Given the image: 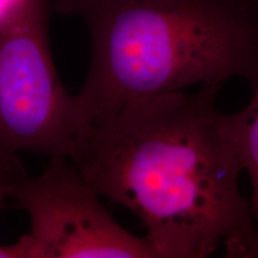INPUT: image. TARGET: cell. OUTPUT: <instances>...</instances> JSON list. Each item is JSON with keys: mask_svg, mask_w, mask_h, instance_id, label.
<instances>
[{"mask_svg": "<svg viewBox=\"0 0 258 258\" xmlns=\"http://www.w3.org/2000/svg\"><path fill=\"white\" fill-rule=\"evenodd\" d=\"M218 85L131 103L92 125L70 160L99 196L143 222L158 258L258 254L239 188L243 165L217 106Z\"/></svg>", "mask_w": 258, "mask_h": 258, "instance_id": "cell-1", "label": "cell"}, {"mask_svg": "<svg viewBox=\"0 0 258 258\" xmlns=\"http://www.w3.org/2000/svg\"><path fill=\"white\" fill-rule=\"evenodd\" d=\"M53 10L88 27L91 59L76 97L89 128L192 85H258V0H53Z\"/></svg>", "mask_w": 258, "mask_h": 258, "instance_id": "cell-2", "label": "cell"}, {"mask_svg": "<svg viewBox=\"0 0 258 258\" xmlns=\"http://www.w3.org/2000/svg\"><path fill=\"white\" fill-rule=\"evenodd\" d=\"M51 10L0 31V159L22 151L70 159L90 131L54 64Z\"/></svg>", "mask_w": 258, "mask_h": 258, "instance_id": "cell-3", "label": "cell"}, {"mask_svg": "<svg viewBox=\"0 0 258 258\" xmlns=\"http://www.w3.org/2000/svg\"><path fill=\"white\" fill-rule=\"evenodd\" d=\"M29 214L35 258H158L144 237L124 230L67 158H50L38 177L23 169L9 192Z\"/></svg>", "mask_w": 258, "mask_h": 258, "instance_id": "cell-4", "label": "cell"}, {"mask_svg": "<svg viewBox=\"0 0 258 258\" xmlns=\"http://www.w3.org/2000/svg\"><path fill=\"white\" fill-rule=\"evenodd\" d=\"M249 104L234 114H224L228 137L237 147L243 170L251 182V211L258 230V85ZM258 257V254H257Z\"/></svg>", "mask_w": 258, "mask_h": 258, "instance_id": "cell-5", "label": "cell"}, {"mask_svg": "<svg viewBox=\"0 0 258 258\" xmlns=\"http://www.w3.org/2000/svg\"><path fill=\"white\" fill-rule=\"evenodd\" d=\"M44 8L53 9V0H0V31Z\"/></svg>", "mask_w": 258, "mask_h": 258, "instance_id": "cell-6", "label": "cell"}, {"mask_svg": "<svg viewBox=\"0 0 258 258\" xmlns=\"http://www.w3.org/2000/svg\"><path fill=\"white\" fill-rule=\"evenodd\" d=\"M23 169L24 167L17 156L0 160V211L4 206L5 198L9 196L16 176Z\"/></svg>", "mask_w": 258, "mask_h": 258, "instance_id": "cell-7", "label": "cell"}, {"mask_svg": "<svg viewBox=\"0 0 258 258\" xmlns=\"http://www.w3.org/2000/svg\"><path fill=\"white\" fill-rule=\"evenodd\" d=\"M0 258H35L29 233L19 238L15 244L0 246Z\"/></svg>", "mask_w": 258, "mask_h": 258, "instance_id": "cell-8", "label": "cell"}]
</instances>
